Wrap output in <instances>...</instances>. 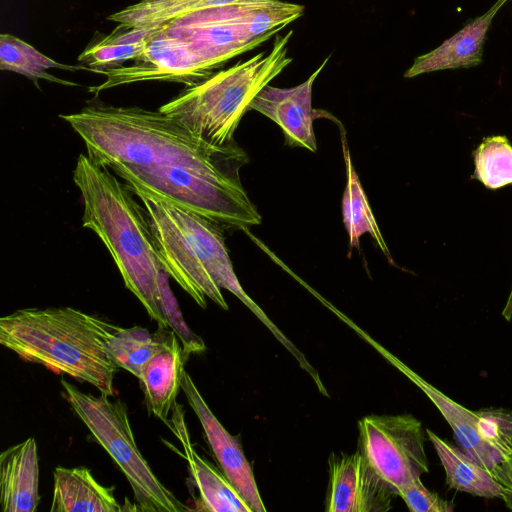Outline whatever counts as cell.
I'll use <instances>...</instances> for the list:
<instances>
[{"label":"cell","mask_w":512,"mask_h":512,"mask_svg":"<svg viewBox=\"0 0 512 512\" xmlns=\"http://www.w3.org/2000/svg\"><path fill=\"white\" fill-rule=\"evenodd\" d=\"M88 157L132 190L195 212L223 229L259 225L262 217L240 179L249 162L235 140L213 144L161 111L90 105L60 115Z\"/></svg>","instance_id":"cell-1"},{"label":"cell","mask_w":512,"mask_h":512,"mask_svg":"<svg viewBox=\"0 0 512 512\" xmlns=\"http://www.w3.org/2000/svg\"><path fill=\"white\" fill-rule=\"evenodd\" d=\"M73 181L83 202L82 225L103 242L127 289L159 328H169L158 290L162 264L148 214L128 184L88 155L78 156Z\"/></svg>","instance_id":"cell-2"},{"label":"cell","mask_w":512,"mask_h":512,"mask_svg":"<svg viewBox=\"0 0 512 512\" xmlns=\"http://www.w3.org/2000/svg\"><path fill=\"white\" fill-rule=\"evenodd\" d=\"M132 191L148 214L162 267L200 307L206 308L208 297L227 310L221 292L226 289L241 300L287 350H293L294 344L241 287L220 225L139 190Z\"/></svg>","instance_id":"cell-3"},{"label":"cell","mask_w":512,"mask_h":512,"mask_svg":"<svg viewBox=\"0 0 512 512\" xmlns=\"http://www.w3.org/2000/svg\"><path fill=\"white\" fill-rule=\"evenodd\" d=\"M119 328L72 307L20 309L0 318V344L114 397L118 367L107 345Z\"/></svg>","instance_id":"cell-4"},{"label":"cell","mask_w":512,"mask_h":512,"mask_svg":"<svg viewBox=\"0 0 512 512\" xmlns=\"http://www.w3.org/2000/svg\"><path fill=\"white\" fill-rule=\"evenodd\" d=\"M292 35L290 30L278 36L269 51L188 86L158 110L213 144L233 141L252 100L292 62L288 55Z\"/></svg>","instance_id":"cell-5"},{"label":"cell","mask_w":512,"mask_h":512,"mask_svg":"<svg viewBox=\"0 0 512 512\" xmlns=\"http://www.w3.org/2000/svg\"><path fill=\"white\" fill-rule=\"evenodd\" d=\"M63 395L72 410L119 466L130 483L136 510L183 512L189 510L166 488L140 453L125 403L108 396H94L61 379Z\"/></svg>","instance_id":"cell-6"},{"label":"cell","mask_w":512,"mask_h":512,"mask_svg":"<svg viewBox=\"0 0 512 512\" xmlns=\"http://www.w3.org/2000/svg\"><path fill=\"white\" fill-rule=\"evenodd\" d=\"M422 423L410 414L370 415L359 421V450L397 492L429 472Z\"/></svg>","instance_id":"cell-7"},{"label":"cell","mask_w":512,"mask_h":512,"mask_svg":"<svg viewBox=\"0 0 512 512\" xmlns=\"http://www.w3.org/2000/svg\"><path fill=\"white\" fill-rule=\"evenodd\" d=\"M257 3L191 13L164 24L163 30L184 41L197 56L214 69L229 59L259 46L276 34L269 33L254 38L248 32L245 15Z\"/></svg>","instance_id":"cell-8"},{"label":"cell","mask_w":512,"mask_h":512,"mask_svg":"<svg viewBox=\"0 0 512 512\" xmlns=\"http://www.w3.org/2000/svg\"><path fill=\"white\" fill-rule=\"evenodd\" d=\"M164 27V25H163ZM132 66L90 69L107 76V80L88 90L100 91L140 81H172L192 86L211 76L213 68L182 40L162 30L151 38Z\"/></svg>","instance_id":"cell-9"},{"label":"cell","mask_w":512,"mask_h":512,"mask_svg":"<svg viewBox=\"0 0 512 512\" xmlns=\"http://www.w3.org/2000/svg\"><path fill=\"white\" fill-rule=\"evenodd\" d=\"M328 512H386L397 492L358 449L329 458Z\"/></svg>","instance_id":"cell-10"},{"label":"cell","mask_w":512,"mask_h":512,"mask_svg":"<svg viewBox=\"0 0 512 512\" xmlns=\"http://www.w3.org/2000/svg\"><path fill=\"white\" fill-rule=\"evenodd\" d=\"M181 389L198 417L207 443L225 476L240 492L253 512H265L266 508L258 491L253 469L244 455L240 442L218 421L185 370Z\"/></svg>","instance_id":"cell-11"},{"label":"cell","mask_w":512,"mask_h":512,"mask_svg":"<svg viewBox=\"0 0 512 512\" xmlns=\"http://www.w3.org/2000/svg\"><path fill=\"white\" fill-rule=\"evenodd\" d=\"M328 56L303 83L291 88L267 85L252 100L250 110H256L280 126L286 145L316 152L313 129L312 87L326 66Z\"/></svg>","instance_id":"cell-12"},{"label":"cell","mask_w":512,"mask_h":512,"mask_svg":"<svg viewBox=\"0 0 512 512\" xmlns=\"http://www.w3.org/2000/svg\"><path fill=\"white\" fill-rule=\"evenodd\" d=\"M180 441L188 462L189 474L200 496V510L213 512H253L240 492L225 476L194 449L185 423L184 410L175 402L167 423Z\"/></svg>","instance_id":"cell-13"},{"label":"cell","mask_w":512,"mask_h":512,"mask_svg":"<svg viewBox=\"0 0 512 512\" xmlns=\"http://www.w3.org/2000/svg\"><path fill=\"white\" fill-rule=\"evenodd\" d=\"M507 0H497L488 11L466 24L432 51L415 58L404 73L412 78L446 69L470 68L482 62L483 46L493 18Z\"/></svg>","instance_id":"cell-14"},{"label":"cell","mask_w":512,"mask_h":512,"mask_svg":"<svg viewBox=\"0 0 512 512\" xmlns=\"http://www.w3.org/2000/svg\"><path fill=\"white\" fill-rule=\"evenodd\" d=\"M37 445L33 437L0 455V503L3 512H34L40 502Z\"/></svg>","instance_id":"cell-15"},{"label":"cell","mask_w":512,"mask_h":512,"mask_svg":"<svg viewBox=\"0 0 512 512\" xmlns=\"http://www.w3.org/2000/svg\"><path fill=\"white\" fill-rule=\"evenodd\" d=\"M395 360L393 361L394 364L425 393L443 415L453 430L459 448L492 474L494 469L503 461V458L480 437L477 431L475 412L461 406L400 361Z\"/></svg>","instance_id":"cell-16"},{"label":"cell","mask_w":512,"mask_h":512,"mask_svg":"<svg viewBox=\"0 0 512 512\" xmlns=\"http://www.w3.org/2000/svg\"><path fill=\"white\" fill-rule=\"evenodd\" d=\"M51 512H120L124 509L114 496V487L101 485L86 467L53 472Z\"/></svg>","instance_id":"cell-17"},{"label":"cell","mask_w":512,"mask_h":512,"mask_svg":"<svg viewBox=\"0 0 512 512\" xmlns=\"http://www.w3.org/2000/svg\"><path fill=\"white\" fill-rule=\"evenodd\" d=\"M178 337L171 331L167 347L156 354L139 377L150 412L165 424L181 389L184 354Z\"/></svg>","instance_id":"cell-18"},{"label":"cell","mask_w":512,"mask_h":512,"mask_svg":"<svg viewBox=\"0 0 512 512\" xmlns=\"http://www.w3.org/2000/svg\"><path fill=\"white\" fill-rule=\"evenodd\" d=\"M426 433L445 470L446 484L449 489L482 498L502 500V487L489 470L430 429H426Z\"/></svg>","instance_id":"cell-19"},{"label":"cell","mask_w":512,"mask_h":512,"mask_svg":"<svg viewBox=\"0 0 512 512\" xmlns=\"http://www.w3.org/2000/svg\"><path fill=\"white\" fill-rule=\"evenodd\" d=\"M339 127L341 128L342 150L347 177L342 198V214L345 229L349 236L350 247L358 248L360 237L364 233H369L381 251L388 257L389 261L393 263L389 249L376 223L358 174L352 164L345 130L340 123Z\"/></svg>","instance_id":"cell-20"},{"label":"cell","mask_w":512,"mask_h":512,"mask_svg":"<svg viewBox=\"0 0 512 512\" xmlns=\"http://www.w3.org/2000/svg\"><path fill=\"white\" fill-rule=\"evenodd\" d=\"M261 1L265 0H138L107 20L130 27L156 26L202 10Z\"/></svg>","instance_id":"cell-21"},{"label":"cell","mask_w":512,"mask_h":512,"mask_svg":"<svg viewBox=\"0 0 512 512\" xmlns=\"http://www.w3.org/2000/svg\"><path fill=\"white\" fill-rule=\"evenodd\" d=\"M0 68L28 77L37 88H39V79L62 85L78 86L76 83L49 74L48 69L58 68L69 71H89L90 69L83 64L72 66L56 62L18 37L7 33L0 35Z\"/></svg>","instance_id":"cell-22"},{"label":"cell","mask_w":512,"mask_h":512,"mask_svg":"<svg viewBox=\"0 0 512 512\" xmlns=\"http://www.w3.org/2000/svg\"><path fill=\"white\" fill-rule=\"evenodd\" d=\"M159 330L151 334L146 328H122L108 342L109 354L118 368L125 369L139 378L146 364L168 343L170 332Z\"/></svg>","instance_id":"cell-23"},{"label":"cell","mask_w":512,"mask_h":512,"mask_svg":"<svg viewBox=\"0 0 512 512\" xmlns=\"http://www.w3.org/2000/svg\"><path fill=\"white\" fill-rule=\"evenodd\" d=\"M471 176L491 190L512 184V145L506 136L486 137L473 152Z\"/></svg>","instance_id":"cell-24"},{"label":"cell","mask_w":512,"mask_h":512,"mask_svg":"<svg viewBox=\"0 0 512 512\" xmlns=\"http://www.w3.org/2000/svg\"><path fill=\"white\" fill-rule=\"evenodd\" d=\"M169 274L161 268L158 276V290L161 308L169 328L181 341L183 354L189 356L201 353L206 349L205 343L200 336L195 334L186 324L178 302L173 295L169 285Z\"/></svg>","instance_id":"cell-25"},{"label":"cell","mask_w":512,"mask_h":512,"mask_svg":"<svg viewBox=\"0 0 512 512\" xmlns=\"http://www.w3.org/2000/svg\"><path fill=\"white\" fill-rule=\"evenodd\" d=\"M474 412L482 440L496 450L503 460L512 456V411L485 408Z\"/></svg>","instance_id":"cell-26"},{"label":"cell","mask_w":512,"mask_h":512,"mask_svg":"<svg viewBox=\"0 0 512 512\" xmlns=\"http://www.w3.org/2000/svg\"><path fill=\"white\" fill-rule=\"evenodd\" d=\"M147 42L139 44H116L100 39L98 42L87 46L79 55L80 64L87 65L90 69L111 68L130 59H136L142 53ZM89 69V70H90Z\"/></svg>","instance_id":"cell-27"},{"label":"cell","mask_w":512,"mask_h":512,"mask_svg":"<svg viewBox=\"0 0 512 512\" xmlns=\"http://www.w3.org/2000/svg\"><path fill=\"white\" fill-rule=\"evenodd\" d=\"M412 512H452L454 503L428 490L421 479H417L399 492Z\"/></svg>","instance_id":"cell-28"},{"label":"cell","mask_w":512,"mask_h":512,"mask_svg":"<svg viewBox=\"0 0 512 512\" xmlns=\"http://www.w3.org/2000/svg\"><path fill=\"white\" fill-rule=\"evenodd\" d=\"M502 315L507 321H510V319L512 317V289L509 294L507 303L503 309Z\"/></svg>","instance_id":"cell-29"}]
</instances>
